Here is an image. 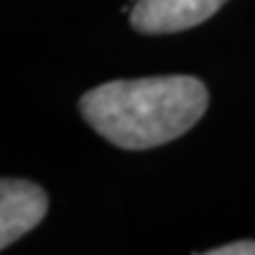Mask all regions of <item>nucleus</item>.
Wrapping results in <instances>:
<instances>
[{
    "mask_svg": "<svg viewBox=\"0 0 255 255\" xmlns=\"http://www.w3.org/2000/svg\"><path fill=\"white\" fill-rule=\"evenodd\" d=\"M206 109L208 90L194 76L109 81L81 97V114L88 126L128 151L161 146L182 137Z\"/></svg>",
    "mask_w": 255,
    "mask_h": 255,
    "instance_id": "f257e3e1",
    "label": "nucleus"
},
{
    "mask_svg": "<svg viewBox=\"0 0 255 255\" xmlns=\"http://www.w3.org/2000/svg\"><path fill=\"white\" fill-rule=\"evenodd\" d=\"M47 215V194L40 184L19 177L0 182V248L12 246Z\"/></svg>",
    "mask_w": 255,
    "mask_h": 255,
    "instance_id": "7ed1b4c3",
    "label": "nucleus"
},
{
    "mask_svg": "<svg viewBox=\"0 0 255 255\" xmlns=\"http://www.w3.org/2000/svg\"><path fill=\"white\" fill-rule=\"evenodd\" d=\"M206 255H255V241H234V244H225V246L210 248Z\"/></svg>",
    "mask_w": 255,
    "mask_h": 255,
    "instance_id": "20e7f679",
    "label": "nucleus"
},
{
    "mask_svg": "<svg viewBox=\"0 0 255 255\" xmlns=\"http://www.w3.org/2000/svg\"><path fill=\"white\" fill-rule=\"evenodd\" d=\"M227 0H137L130 7V24L144 36H165L199 26Z\"/></svg>",
    "mask_w": 255,
    "mask_h": 255,
    "instance_id": "f03ea898",
    "label": "nucleus"
}]
</instances>
